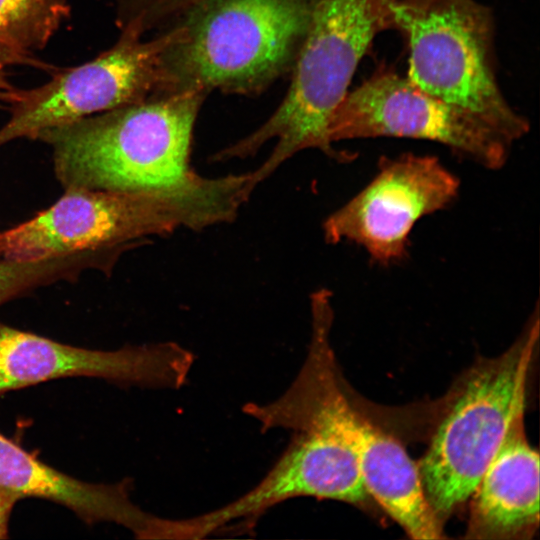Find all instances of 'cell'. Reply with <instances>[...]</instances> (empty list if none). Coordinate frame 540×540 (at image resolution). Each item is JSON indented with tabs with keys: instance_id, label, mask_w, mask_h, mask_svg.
<instances>
[{
	"instance_id": "8fae6325",
	"label": "cell",
	"mask_w": 540,
	"mask_h": 540,
	"mask_svg": "<svg viewBox=\"0 0 540 540\" xmlns=\"http://www.w3.org/2000/svg\"><path fill=\"white\" fill-rule=\"evenodd\" d=\"M195 357L167 341L113 351L56 342L0 322V396L58 378L98 377L149 388H181Z\"/></svg>"
},
{
	"instance_id": "6da1fadb",
	"label": "cell",
	"mask_w": 540,
	"mask_h": 540,
	"mask_svg": "<svg viewBox=\"0 0 540 540\" xmlns=\"http://www.w3.org/2000/svg\"><path fill=\"white\" fill-rule=\"evenodd\" d=\"M201 91L141 101L41 131L67 188L155 194L201 214L210 227L236 219L252 194L250 172L215 178L190 164Z\"/></svg>"
},
{
	"instance_id": "9c48e42d",
	"label": "cell",
	"mask_w": 540,
	"mask_h": 540,
	"mask_svg": "<svg viewBox=\"0 0 540 540\" xmlns=\"http://www.w3.org/2000/svg\"><path fill=\"white\" fill-rule=\"evenodd\" d=\"M328 131L333 144L376 137L433 141L491 170L505 165L512 146L475 116L383 66L348 91Z\"/></svg>"
},
{
	"instance_id": "5b68a950",
	"label": "cell",
	"mask_w": 540,
	"mask_h": 540,
	"mask_svg": "<svg viewBox=\"0 0 540 540\" xmlns=\"http://www.w3.org/2000/svg\"><path fill=\"white\" fill-rule=\"evenodd\" d=\"M405 38L407 77L426 93L475 116L511 145L528 120L503 95L495 71L490 9L477 0H390Z\"/></svg>"
},
{
	"instance_id": "4fadbf2b",
	"label": "cell",
	"mask_w": 540,
	"mask_h": 540,
	"mask_svg": "<svg viewBox=\"0 0 540 540\" xmlns=\"http://www.w3.org/2000/svg\"><path fill=\"white\" fill-rule=\"evenodd\" d=\"M524 413L511 423L474 490L469 538L511 539L539 523V455L524 432Z\"/></svg>"
},
{
	"instance_id": "d6986e66",
	"label": "cell",
	"mask_w": 540,
	"mask_h": 540,
	"mask_svg": "<svg viewBox=\"0 0 540 540\" xmlns=\"http://www.w3.org/2000/svg\"><path fill=\"white\" fill-rule=\"evenodd\" d=\"M4 251V239H3V233L0 232V256L3 255Z\"/></svg>"
},
{
	"instance_id": "7c38bea8",
	"label": "cell",
	"mask_w": 540,
	"mask_h": 540,
	"mask_svg": "<svg viewBox=\"0 0 540 540\" xmlns=\"http://www.w3.org/2000/svg\"><path fill=\"white\" fill-rule=\"evenodd\" d=\"M129 483L78 480L40 461L0 433V488L19 500L36 497L63 505L88 524L112 522L139 539H156L160 518L133 503Z\"/></svg>"
},
{
	"instance_id": "7a4b0ae2",
	"label": "cell",
	"mask_w": 540,
	"mask_h": 540,
	"mask_svg": "<svg viewBox=\"0 0 540 540\" xmlns=\"http://www.w3.org/2000/svg\"><path fill=\"white\" fill-rule=\"evenodd\" d=\"M318 0H204L167 27L155 95L252 96L290 73Z\"/></svg>"
},
{
	"instance_id": "ac0fdd59",
	"label": "cell",
	"mask_w": 540,
	"mask_h": 540,
	"mask_svg": "<svg viewBox=\"0 0 540 540\" xmlns=\"http://www.w3.org/2000/svg\"><path fill=\"white\" fill-rule=\"evenodd\" d=\"M18 500L16 496L0 488V539L7 538L10 515Z\"/></svg>"
},
{
	"instance_id": "277c9868",
	"label": "cell",
	"mask_w": 540,
	"mask_h": 540,
	"mask_svg": "<svg viewBox=\"0 0 540 540\" xmlns=\"http://www.w3.org/2000/svg\"><path fill=\"white\" fill-rule=\"evenodd\" d=\"M331 298L326 288L312 293L311 338L305 361L286 391L263 405L272 411L307 416L333 430L354 453L368 495L409 537L440 539V518L426 497L418 465L401 443L356 411L344 391L330 344Z\"/></svg>"
},
{
	"instance_id": "5bb4252c",
	"label": "cell",
	"mask_w": 540,
	"mask_h": 540,
	"mask_svg": "<svg viewBox=\"0 0 540 540\" xmlns=\"http://www.w3.org/2000/svg\"><path fill=\"white\" fill-rule=\"evenodd\" d=\"M69 13L70 0H0V44L42 49Z\"/></svg>"
},
{
	"instance_id": "3957f363",
	"label": "cell",
	"mask_w": 540,
	"mask_h": 540,
	"mask_svg": "<svg viewBox=\"0 0 540 540\" xmlns=\"http://www.w3.org/2000/svg\"><path fill=\"white\" fill-rule=\"evenodd\" d=\"M389 2L318 0L282 102L262 125L215 153L211 161L254 156L275 138L269 157L250 172L255 189L303 150L316 149L339 162L352 160L354 154L334 148L329 123L374 38L392 28Z\"/></svg>"
},
{
	"instance_id": "e0dca14e",
	"label": "cell",
	"mask_w": 540,
	"mask_h": 540,
	"mask_svg": "<svg viewBox=\"0 0 540 540\" xmlns=\"http://www.w3.org/2000/svg\"><path fill=\"white\" fill-rule=\"evenodd\" d=\"M15 65H29L44 70H54L53 67L35 59L29 52L0 44V102L10 104L15 97L17 88L8 80L7 69Z\"/></svg>"
},
{
	"instance_id": "2e32d148",
	"label": "cell",
	"mask_w": 540,
	"mask_h": 540,
	"mask_svg": "<svg viewBox=\"0 0 540 540\" xmlns=\"http://www.w3.org/2000/svg\"><path fill=\"white\" fill-rule=\"evenodd\" d=\"M204 0H112L117 18L146 34L160 31Z\"/></svg>"
},
{
	"instance_id": "30bf717a",
	"label": "cell",
	"mask_w": 540,
	"mask_h": 540,
	"mask_svg": "<svg viewBox=\"0 0 540 540\" xmlns=\"http://www.w3.org/2000/svg\"><path fill=\"white\" fill-rule=\"evenodd\" d=\"M459 190V178L436 156L382 157L372 180L325 219L324 239L355 244L378 265L396 264L416 223L452 204Z\"/></svg>"
},
{
	"instance_id": "9a60e30c",
	"label": "cell",
	"mask_w": 540,
	"mask_h": 540,
	"mask_svg": "<svg viewBox=\"0 0 540 540\" xmlns=\"http://www.w3.org/2000/svg\"><path fill=\"white\" fill-rule=\"evenodd\" d=\"M80 255H63L40 260L0 261V305L39 285L76 276L82 270Z\"/></svg>"
},
{
	"instance_id": "8992f818",
	"label": "cell",
	"mask_w": 540,
	"mask_h": 540,
	"mask_svg": "<svg viewBox=\"0 0 540 540\" xmlns=\"http://www.w3.org/2000/svg\"><path fill=\"white\" fill-rule=\"evenodd\" d=\"M538 336L536 310L504 354L470 371L439 423L418 469L440 519L471 497L511 423L524 413Z\"/></svg>"
},
{
	"instance_id": "52a82bcc",
	"label": "cell",
	"mask_w": 540,
	"mask_h": 540,
	"mask_svg": "<svg viewBox=\"0 0 540 540\" xmlns=\"http://www.w3.org/2000/svg\"><path fill=\"white\" fill-rule=\"evenodd\" d=\"M178 228L200 231L209 226L197 211L171 198L67 188L52 206L2 232V256L31 261L101 249L125 252Z\"/></svg>"
},
{
	"instance_id": "ba28073f",
	"label": "cell",
	"mask_w": 540,
	"mask_h": 540,
	"mask_svg": "<svg viewBox=\"0 0 540 540\" xmlns=\"http://www.w3.org/2000/svg\"><path fill=\"white\" fill-rule=\"evenodd\" d=\"M172 38L170 27L150 39L120 31L116 43L91 61L59 70L41 86L17 89L11 116L0 128V147L154 95L162 54Z\"/></svg>"
}]
</instances>
